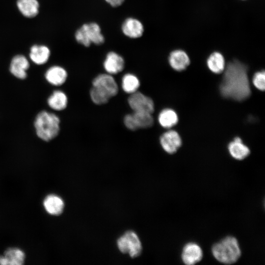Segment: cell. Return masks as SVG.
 I'll return each instance as SVG.
<instances>
[{
  "label": "cell",
  "instance_id": "6da1fadb",
  "mask_svg": "<svg viewBox=\"0 0 265 265\" xmlns=\"http://www.w3.org/2000/svg\"><path fill=\"white\" fill-rule=\"evenodd\" d=\"M247 70L246 65L238 60L227 64L219 86L223 97L241 102L250 97L251 91Z\"/></svg>",
  "mask_w": 265,
  "mask_h": 265
},
{
  "label": "cell",
  "instance_id": "7a4b0ae2",
  "mask_svg": "<svg viewBox=\"0 0 265 265\" xmlns=\"http://www.w3.org/2000/svg\"><path fill=\"white\" fill-rule=\"evenodd\" d=\"M60 124V120L57 115L42 110L38 113L34 121L36 134L42 140L49 142L58 135Z\"/></svg>",
  "mask_w": 265,
  "mask_h": 265
},
{
  "label": "cell",
  "instance_id": "3957f363",
  "mask_svg": "<svg viewBox=\"0 0 265 265\" xmlns=\"http://www.w3.org/2000/svg\"><path fill=\"white\" fill-rule=\"evenodd\" d=\"M212 251L213 256L218 261L225 264L235 263L241 255L238 241L233 237H227L215 244Z\"/></svg>",
  "mask_w": 265,
  "mask_h": 265
},
{
  "label": "cell",
  "instance_id": "277c9868",
  "mask_svg": "<svg viewBox=\"0 0 265 265\" xmlns=\"http://www.w3.org/2000/svg\"><path fill=\"white\" fill-rule=\"evenodd\" d=\"M75 39L78 43L87 48L89 47L92 44L102 45L105 41L101 27L96 22L82 24L76 30Z\"/></svg>",
  "mask_w": 265,
  "mask_h": 265
},
{
  "label": "cell",
  "instance_id": "5b68a950",
  "mask_svg": "<svg viewBox=\"0 0 265 265\" xmlns=\"http://www.w3.org/2000/svg\"><path fill=\"white\" fill-rule=\"evenodd\" d=\"M117 246L123 253H129L131 257L140 255L142 250L140 241L137 235L132 231H128L117 241Z\"/></svg>",
  "mask_w": 265,
  "mask_h": 265
},
{
  "label": "cell",
  "instance_id": "8992f818",
  "mask_svg": "<svg viewBox=\"0 0 265 265\" xmlns=\"http://www.w3.org/2000/svg\"><path fill=\"white\" fill-rule=\"evenodd\" d=\"M92 86L108 96L110 98L118 92V86L112 75L107 73L97 76L92 81Z\"/></svg>",
  "mask_w": 265,
  "mask_h": 265
},
{
  "label": "cell",
  "instance_id": "52a82bcc",
  "mask_svg": "<svg viewBox=\"0 0 265 265\" xmlns=\"http://www.w3.org/2000/svg\"><path fill=\"white\" fill-rule=\"evenodd\" d=\"M128 102L133 112L152 113L154 111L155 106L152 99L138 91L130 94Z\"/></svg>",
  "mask_w": 265,
  "mask_h": 265
},
{
  "label": "cell",
  "instance_id": "ba28073f",
  "mask_svg": "<svg viewBox=\"0 0 265 265\" xmlns=\"http://www.w3.org/2000/svg\"><path fill=\"white\" fill-rule=\"evenodd\" d=\"M122 33L131 39H137L142 37L144 32V26L139 19L128 17L123 22L121 26Z\"/></svg>",
  "mask_w": 265,
  "mask_h": 265
},
{
  "label": "cell",
  "instance_id": "9c48e42d",
  "mask_svg": "<svg viewBox=\"0 0 265 265\" xmlns=\"http://www.w3.org/2000/svg\"><path fill=\"white\" fill-rule=\"evenodd\" d=\"M125 64L123 56L114 51L108 52L103 62V67L106 73L111 75L122 72L124 69Z\"/></svg>",
  "mask_w": 265,
  "mask_h": 265
},
{
  "label": "cell",
  "instance_id": "30bf717a",
  "mask_svg": "<svg viewBox=\"0 0 265 265\" xmlns=\"http://www.w3.org/2000/svg\"><path fill=\"white\" fill-rule=\"evenodd\" d=\"M160 144L167 153L172 154L177 152L182 145V139L175 131L169 130L160 137Z\"/></svg>",
  "mask_w": 265,
  "mask_h": 265
},
{
  "label": "cell",
  "instance_id": "8fae6325",
  "mask_svg": "<svg viewBox=\"0 0 265 265\" xmlns=\"http://www.w3.org/2000/svg\"><path fill=\"white\" fill-rule=\"evenodd\" d=\"M29 67L28 59L21 54L13 57L10 64L9 71L16 78L23 80L27 77V70Z\"/></svg>",
  "mask_w": 265,
  "mask_h": 265
},
{
  "label": "cell",
  "instance_id": "7c38bea8",
  "mask_svg": "<svg viewBox=\"0 0 265 265\" xmlns=\"http://www.w3.org/2000/svg\"><path fill=\"white\" fill-rule=\"evenodd\" d=\"M181 257L185 264L193 265L201 260L203 257V251L197 244L189 242L184 247Z\"/></svg>",
  "mask_w": 265,
  "mask_h": 265
},
{
  "label": "cell",
  "instance_id": "4fadbf2b",
  "mask_svg": "<svg viewBox=\"0 0 265 265\" xmlns=\"http://www.w3.org/2000/svg\"><path fill=\"white\" fill-rule=\"evenodd\" d=\"M25 259L26 254L23 250L17 247H9L5 250L3 255L0 256V265H22Z\"/></svg>",
  "mask_w": 265,
  "mask_h": 265
},
{
  "label": "cell",
  "instance_id": "5bb4252c",
  "mask_svg": "<svg viewBox=\"0 0 265 265\" xmlns=\"http://www.w3.org/2000/svg\"><path fill=\"white\" fill-rule=\"evenodd\" d=\"M45 77L50 84L58 86L65 82L68 77V73L62 67L54 65L50 67L46 71Z\"/></svg>",
  "mask_w": 265,
  "mask_h": 265
},
{
  "label": "cell",
  "instance_id": "9a60e30c",
  "mask_svg": "<svg viewBox=\"0 0 265 265\" xmlns=\"http://www.w3.org/2000/svg\"><path fill=\"white\" fill-rule=\"evenodd\" d=\"M43 205L46 212L52 215H60L64 208V203L62 199L54 194L47 195L44 199Z\"/></svg>",
  "mask_w": 265,
  "mask_h": 265
},
{
  "label": "cell",
  "instance_id": "2e32d148",
  "mask_svg": "<svg viewBox=\"0 0 265 265\" xmlns=\"http://www.w3.org/2000/svg\"><path fill=\"white\" fill-rule=\"evenodd\" d=\"M168 61L171 67L177 71L184 70L190 63L188 55L181 50H176L171 52Z\"/></svg>",
  "mask_w": 265,
  "mask_h": 265
},
{
  "label": "cell",
  "instance_id": "e0dca14e",
  "mask_svg": "<svg viewBox=\"0 0 265 265\" xmlns=\"http://www.w3.org/2000/svg\"><path fill=\"white\" fill-rule=\"evenodd\" d=\"M131 117L133 131L150 128L154 124V118L151 113L133 112L131 113Z\"/></svg>",
  "mask_w": 265,
  "mask_h": 265
},
{
  "label": "cell",
  "instance_id": "ac0fdd59",
  "mask_svg": "<svg viewBox=\"0 0 265 265\" xmlns=\"http://www.w3.org/2000/svg\"><path fill=\"white\" fill-rule=\"evenodd\" d=\"M228 150L231 156L238 160H242L250 154V150L244 144L240 138L235 137L228 145Z\"/></svg>",
  "mask_w": 265,
  "mask_h": 265
},
{
  "label": "cell",
  "instance_id": "d6986e66",
  "mask_svg": "<svg viewBox=\"0 0 265 265\" xmlns=\"http://www.w3.org/2000/svg\"><path fill=\"white\" fill-rule=\"evenodd\" d=\"M68 97L62 91L56 90L53 92L47 99L49 106L55 111L65 109L68 105Z\"/></svg>",
  "mask_w": 265,
  "mask_h": 265
},
{
  "label": "cell",
  "instance_id": "ffe728a7",
  "mask_svg": "<svg viewBox=\"0 0 265 265\" xmlns=\"http://www.w3.org/2000/svg\"><path fill=\"white\" fill-rule=\"evenodd\" d=\"M50 54V50L47 46L35 45L30 48L29 57L35 64L43 65L48 61Z\"/></svg>",
  "mask_w": 265,
  "mask_h": 265
},
{
  "label": "cell",
  "instance_id": "44dd1931",
  "mask_svg": "<svg viewBox=\"0 0 265 265\" xmlns=\"http://www.w3.org/2000/svg\"><path fill=\"white\" fill-rule=\"evenodd\" d=\"M17 5L21 13L27 18H33L38 13L39 4L37 0H18Z\"/></svg>",
  "mask_w": 265,
  "mask_h": 265
},
{
  "label": "cell",
  "instance_id": "7402d4cb",
  "mask_svg": "<svg viewBox=\"0 0 265 265\" xmlns=\"http://www.w3.org/2000/svg\"><path fill=\"white\" fill-rule=\"evenodd\" d=\"M158 121L161 127L169 129L177 124L178 122V116L173 109L165 108L159 113Z\"/></svg>",
  "mask_w": 265,
  "mask_h": 265
},
{
  "label": "cell",
  "instance_id": "603a6c76",
  "mask_svg": "<svg viewBox=\"0 0 265 265\" xmlns=\"http://www.w3.org/2000/svg\"><path fill=\"white\" fill-rule=\"evenodd\" d=\"M209 69L213 73L220 74L225 68V59L222 54L219 52L212 53L207 61Z\"/></svg>",
  "mask_w": 265,
  "mask_h": 265
},
{
  "label": "cell",
  "instance_id": "cb8c5ba5",
  "mask_svg": "<svg viewBox=\"0 0 265 265\" xmlns=\"http://www.w3.org/2000/svg\"><path fill=\"white\" fill-rule=\"evenodd\" d=\"M140 84L139 79L133 74L127 73L122 77V88L127 93L131 94L137 91Z\"/></svg>",
  "mask_w": 265,
  "mask_h": 265
},
{
  "label": "cell",
  "instance_id": "d4e9b609",
  "mask_svg": "<svg viewBox=\"0 0 265 265\" xmlns=\"http://www.w3.org/2000/svg\"><path fill=\"white\" fill-rule=\"evenodd\" d=\"M90 97L92 101L95 104L101 105L108 102L110 98L92 86L90 90Z\"/></svg>",
  "mask_w": 265,
  "mask_h": 265
},
{
  "label": "cell",
  "instance_id": "484cf974",
  "mask_svg": "<svg viewBox=\"0 0 265 265\" xmlns=\"http://www.w3.org/2000/svg\"><path fill=\"white\" fill-rule=\"evenodd\" d=\"M252 82L254 86L261 91H264L265 89V72L263 71L256 72L252 79Z\"/></svg>",
  "mask_w": 265,
  "mask_h": 265
},
{
  "label": "cell",
  "instance_id": "4316f807",
  "mask_svg": "<svg viewBox=\"0 0 265 265\" xmlns=\"http://www.w3.org/2000/svg\"><path fill=\"white\" fill-rule=\"evenodd\" d=\"M108 5L112 7L120 6L125 2V0H104Z\"/></svg>",
  "mask_w": 265,
  "mask_h": 265
}]
</instances>
